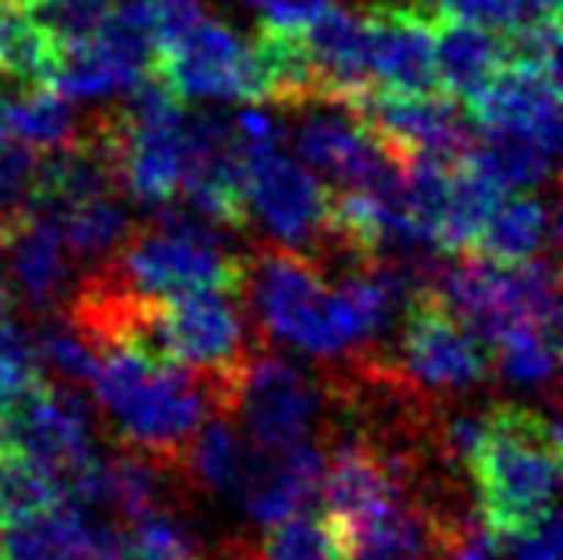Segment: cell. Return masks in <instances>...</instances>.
Here are the masks:
<instances>
[{"label": "cell", "mask_w": 563, "mask_h": 560, "mask_svg": "<svg viewBox=\"0 0 563 560\" xmlns=\"http://www.w3.org/2000/svg\"><path fill=\"white\" fill-rule=\"evenodd\" d=\"M496 350V372L510 386L542 389L556 378V329L542 326H517L493 347Z\"/></svg>", "instance_id": "28"}, {"label": "cell", "mask_w": 563, "mask_h": 560, "mask_svg": "<svg viewBox=\"0 0 563 560\" xmlns=\"http://www.w3.org/2000/svg\"><path fill=\"white\" fill-rule=\"evenodd\" d=\"M243 215L261 226L275 246L310 254L332 218V189L282 146L254 157L243 175Z\"/></svg>", "instance_id": "7"}, {"label": "cell", "mask_w": 563, "mask_h": 560, "mask_svg": "<svg viewBox=\"0 0 563 560\" xmlns=\"http://www.w3.org/2000/svg\"><path fill=\"white\" fill-rule=\"evenodd\" d=\"M321 468L324 457L314 447V439L278 453H264L254 447V464H250V475L235 504L246 510V518L254 525L272 528L318 504Z\"/></svg>", "instance_id": "15"}, {"label": "cell", "mask_w": 563, "mask_h": 560, "mask_svg": "<svg viewBox=\"0 0 563 560\" xmlns=\"http://www.w3.org/2000/svg\"><path fill=\"white\" fill-rule=\"evenodd\" d=\"M40 382L43 367L36 358L33 329L19 326L14 318H0V410Z\"/></svg>", "instance_id": "31"}, {"label": "cell", "mask_w": 563, "mask_h": 560, "mask_svg": "<svg viewBox=\"0 0 563 560\" xmlns=\"http://www.w3.org/2000/svg\"><path fill=\"white\" fill-rule=\"evenodd\" d=\"M93 389L114 432L132 450L151 453L172 468L179 464L192 432L207 415H214L203 375L161 361L136 343L100 350Z\"/></svg>", "instance_id": "1"}, {"label": "cell", "mask_w": 563, "mask_h": 560, "mask_svg": "<svg viewBox=\"0 0 563 560\" xmlns=\"http://www.w3.org/2000/svg\"><path fill=\"white\" fill-rule=\"evenodd\" d=\"M499 197H503L499 189L488 183L471 161L453 165L450 183H446V200H442L439 232H435L439 246L446 250V254H464V250H471Z\"/></svg>", "instance_id": "24"}, {"label": "cell", "mask_w": 563, "mask_h": 560, "mask_svg": "<svg viewBox=\"0 0 563 560\" xmlns=\"http://www.w3.org/2000/svg\"><path fill=\"white\" fill-rule=\"evenodd\" d=\"M346 105L396 161L432 157L442 165H461L478 140L467 108L446 94H396L367 86L346 97Z\"/></svg>", "instance_id": "6"}, {"label": "cell", "mask_w": 563, "mask_h": 560, "mask_svg": "<svg viewBox=\"0 0 563 560\" xmlns=\"http://www.w3.org/2000/svg\"><path fill=\"white\" fill-rule=\"evenodd\" d=\"M399 367L421 389L464 393L488 378V353L435 293H421L404 315Z\"/></svg>", "instance_id": "10"}, {"label": "cell", "mask_w": 563, "mask_h": 560, "mask_svg": "<svg viewBox=\"0 0 563 560\" xmlns=\"http://www.w3.org/2000/svg\"><path fill=\"white\" fill-rule=\"evenodd\" d=\"M367 68L372 83L396 94H442L435 76V8H367Z\"/></svg>", "instance_id": "12"}, {"label": "cell", "mask_w": 563, "mask_h": 560, "mask_svg": "<svg viewBox=\"0 0 563 560\" xmlns=\"http://www.w3.org/2000/svg\"><path fill=\"white\" fill-rule=\"evenodd\" d=\"M43 222L57 229L65 250L76 261H111L129 243V235L140 229L132 222L129 204L118 200V194L76 204V208L43 218Z\"/></svg>", "instance_id": "22"}, {"label": "cell", "mask_w": 563, "mask_h": 560, "mask_svg": "<svg viewBox=\"0 0 563 560\" xmlns=\"http://www.w3.org/2000/svg\"><path fill=\"white\" fill-rule=\"evenodd\" d=\"M300 111L303 118L292 129V151L324 186L364 189L396 165V157L364 129L346 100H318Z\"/></svg>", "instance_id": "11"}, {"label": "cell", "mask_w": 563, "mask_h": 560, "mask_svg": "<svg viewBox=\"0 0 563 560\" xmlns=\"http://www.w3.org/2000/svg\"><path fill=\"white\" fill-rule=\"evenodd\" d=\"M474 129H510L560 151V72L536 65H503L482 97L467 105Z\"/></svg>", "instance_id": "14"}, {"label": "cell", "mask_w": 563, "mask_h": 560, "mask_svg": "<svg viewBox=\"0 0 563 560\" xmlns=\"http://www.w3.org/2000/svg\"><path fill=\"white\" fill-rule=\"evenodd\" d=\"M79 114L76 105L62 94L54 90L51 83L29 86L25 94L11 97L8 108V136L19 140L33 151H57L79 136Z\"/></svg>", "instance_id": "23"}, {"label": "cell", "mask_w": 563, "mask_h": 560, "mask_svg": "<svg viewBox=\"0 0 563 560\" xmlns=\"http://www.w3.org/2000/svg\"><path fill=\"white\" fill-rule=\"evenodd\" d=\"M553 157L556 151H550L545 143L510 129H478V140L467 154L471 165L499 194H525V189L542 186L553 175Z\"/></svg>", "instance_id": "20"}, {"label": "cell", "mask_w": 563, "mask_h": 560, "mask_svg": "<svg viewBox=\"0 0 563 560\" xmlns=\"http://www.w3.org/2000/svg\"><path fill=\"white\" fill-rule=\"evenodd\" d=\"M25 14L33 19L54 47L93 40L111 19L114 0H25Z\"/></svg>", "instance_id": "30"}, {"label": "cell", "mask_w": 563, "mask_h": 560, "mask_svg": "<svg viewBox=\"0 0 563 560\" xmlns=\"http://www.w3.org/2000/svg\"><path fill=\"white\" fill-rule=\"evenodd\" d=\"M11 97H14V90L0 86V140L8 136V108H11Z\"/></svg>", "instance_id": "37"}, {"label": "cell", "mask_w": 563, "mask_h": 560, "mask_svg": "<svg viewBox=\"0 0 563 560\" xmlns=\"http://www.w3.org/2000/svg\"><path fill=\"white\" fill-rule=\"evenodd\" d=\"M435 11L453 14V19L478 22L488 29H510L521 25V0H435Z\"/></svg>", "instance_id": "35"}, {"label": "cell", "mask_w": 563, "mask_h": 560, "mask_svg": "<svg viewBox=\"0 0 563 560\" xmlns=\"http://www.w3.org/2000/svg\"><path fill=\"white\" fill-rule=\"evenodd\" d=\"M118 525L57 504L0 521V560H114Z\"/></svg>", "instance_id": "13"}, {"label": "cell", "mask_w": 563, "mask_h": 560, "mask_svg": "<svg viewBox=\"0 0 563 560\" xmlns=\"http://www.w3.org/2000/svg\"><path fill=\"white\" fill-rule=\"evenodd\" d=\"M432 36H435L439 90L464 108L474 97H482L485 86L499 76L503 65H507L499 29L464 22V19H453V14L435 11Z\"/></svg>", "instance_id": "17"}, {"label": "cell", "mask_w": 563, "mask_h": 560, "mask_svg": "<svg viewBox=\"0 0 563 560\" xmlns=\"http://www.w3.org/2000/svg\"><path fill=\"white\" fill-rule=\"evenodd\" d=\"M154 72L183 100L264 105V79L254 47L229 25L200 19L172 51L157 54Z\"/></svg>", "instance_id": "8"}, {"label": "cell", "mask_w": 563, "mask_h": 560, "mask_svg": "<svg viewBox=\"0 0 563 560\" xmlns=\"http://www.w3.org/2000/svg\"><path fill=\"white\" fill-rule=\"evenodd\" d=\"M257 560H346V532L329 514H292L272 525Z\"/></svg>", "instance_id": "27"}, {"label": "cell", "mask_w": 563, "mask_h": 560, "mask_svg": "<svg viewBox=\"0 0 563 560\" xmlns=\"http://www.w3.org/2000/svg\"><path fill=\"white\" fill-rule=\"evenodd\" d=\"M485 528L507 536L556 507L560 490V429L525 407H493L485 436L471 457Z\"/></svg>", "instance_id": "2"}, {"label": "cell", "mask_w": 563, "mask_h": 560, "mask_svg": "<svg viewBox=\"0 0 563 560\" xmlns=\"http://www.w3.org/2000/svg\"><path fill=\"white\" fill-rule=\"evenodd\" d=\"M146 14H151L157 54H165L203 19V0H146Z\"/></svg>", "instance_id": "34"}, {"label": "cell", "mask_w": 563, "mask_h": 560, "mask_svg": "<svg viewBox=\"0 0 563 560\" xmlns=\"http://www.w3.org/2000/svg\"><path fill=\"white\" fill-rule=\"evenodd\" d=\"M62 499L57 479H51L47 471L22 461L14 453H0V507L4 518H19V514L43 510Z\"/></svg>", "instance_id": "32"}, {"label": "cell", "mask_w": 563, "mask_h": 560, "mask_svg": "<svg viewBox=\"0 0 563 560\" xmlns=\"http://www.w3.org/2000/svg\"><path fill=\"white\" fill-rule=\"evenodd\" d=\"M496 539L507 560H560L563 557V528H560L556 507H550L545 514H539V518H531L528 525Z\"/></svg>", "instance_id": "33"}, {"label": "cell", "mask_w": 563, "mask_h": 560, "mask_svg": "<svg viewBox=\"0 0 563 560\" xmlns=\"http://www.w3.org/2000/svg\"><path fill=\"white\" fill-rule=\"evenodd\" d=\"M0 250H4L8 283L19 286L25 304L36 315L57 311L71 297V289H76L71 254L51 222L25 218L19 229L0 240Z\"/></svg>", "instance_id": "16"}, {"label": "cell", "mask_w": 563, "mask_h": 560, "mask_svg": "<svg viewBox=\"0 0 563 560\" xmlns=\"http://www.w3.org/2000/svg\"><path fill=\"white\" fill-rule=\"evenodd\" d=\"M19 4H25V0H19Z\"/></svg>", "instance_id": "39"}, {"label": "cell", "mask_w": 563, "mask_h": 560, "mask_svg": "<svg viewBox=\"0 0 563 560\" xmlns=\"http://www.w3.org/2000/svg\"><path fill=\"white\" fill-rule=\"evenodd\" d=\"M553 208L531 194H510L499 197L493 215L485 218V226L474 240L471 254L496 264H517L542 257V250L553 243Z\"/></svg>", "instance_id": "18"}, {"label": "cell", "mask_w": 563, "mask_h": 560, "mask_svg": "<svg viewBox=\"0 0 563 560\" xmlns=\"http://www.w3.org/2000/svg\"><path fill=\"white\" fill-rule=\"evenodd\" d=\"M33 343H36L40 367L54 372L57 382H65V386H86V382H93L100 353L65 311L40 315L33 329Z\"/></svg>", "instance_id": "26"}, {"label": "cell", "mask_w": 563, "mask_h": 560, "mask_svg": "<svg viewBox=\"0 0 563 560\" xmlns=\"http://www.w3.org/2000/svg\"><path fill=\"white\" fill-rule=\"evenodd\" d=\"M211 396L214 415H225L264 453L310 443L324 410L314 378L272 350H250L232 375L211 382Z\"/></svg>", "instance_id": "3"}, {"label": "cell", "mask_w": 563, "mask_h": 560, "mask_svg": "<svg viewBox=\"0 0 563 560\" xmlns=\"http://www.w3.org/2000/svg\"><path fill=\"white\" fill-rule=\"evenodd\" d=\"M235 293L240 289H197L154 300L143 350L197 375H232L250 358V311Z\"/></svg>", "instance_id": "4"}, {"label": "cell", "mask_w": 563, "mask_h": 560, "mask_svg": "<svg viewBox=\"0 0 563 560\" xmlns=\"http://www.w3.org/2000/svg\"><path fill=\"white\" fill-rule=\"evenodd\" d=\"M57 47L47 33L29 19L19 0H0V76L40 86L51 83Z\"/></svg>", "instance_id": "25"}, {"label": "cell", "mask_w": 563, "mask_h": 560, "mask_svg": "<svg viewBox=\"0 0 563 560\" xmlns=\"http://www.w3.org/2000/svg\"><path fill=\"white\" fill-rule=\"evenodd\" d=\"M143 76L146 72L132 68L100 36H93L86 43H71V47H57L51 86L68 100H108L114 94H125Z\"/></svg>", "instance_id": "21"}, {"label": "cell", "mask_w": 563, "mask_h": 560, "mask_svg": "<svg viewBox=\"0 0 563 560\" xmlns=\"http://www.w3.org/2000/svg\"><path fill=\"white\" fill-rule=\"evenodd\" d=\"M40 186V151L19 140H0V240L19 229L33 211Z\"/></svg>", "instance_id": "29"}, {"label": "cell", "mask_w": 563, "mask_h": 560, "mask_svg": "<svg viewBox=\"0 0 563 560\" xmlns=\"http://www.w3.org/2000/svg\"><path fill=\"white\" fill-rule=\"evenodd\" d=\"M0 521H4V507H0Z\"/></svg>", "instance_id": "38"}, {"label": "cell", "mask_w": 563, "mask_h": 560, "mask_svg": "<svg viewBox=\"0 0 563 560\" xmlns=\"http://www.w3.org/2000/svg\"><path fill=\"white\" fill-rule=\"evenodd\" d=\"M254 464V447L225 415H207L179 457V471H186L192 485L214 496H240L243 482Z\"/></svg>", "instance_id": "19"}, {"label": "cell", "mask_w": 563, "mask_h": 560, "mask_svg": "<svg viewBox=\"0 0 563 560\" xmlns=\"http://www.w3.org/2000/svg\"><path fill=\"white\" fill-rule=\"evenodd\" d=\"M93 404L79 386H33L0 410V453H14L57 479L93 461Z\"/></svg>", "instance_id": "5"}, {"label": "cell", "mask_w": 563, "mask_h": 560, "mask_svg": "<svg viewBox=\"0 0 563 560\" xmlns=\"http://www.w3.org/2000/svg\"><path fill=\"white\" fill-rule=\"evenodd\" d=\"M243 261L229 250L203 246L165 229H136L129 243L111 257L118 275L151 300L183 297L197 289H240Z\"/></svg>", "instance_id": "9"}, {"label": "cell", "mask_w": 563, "mask_h": 560, "mask_svg": "<svg viewBox=\"0 0 563 560\" xmlns=\"http://www.w3.org/2000/svg\"><path fill=\"white\" fill-rule=\"evenodd\" d=\"M14 315V289L8 283V272L0 268V318H11Z\"/></svg>", "instance_id": "36"}]
</instances>
